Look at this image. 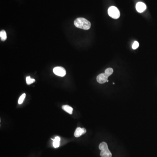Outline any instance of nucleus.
<instances>
[{"label": "nucleus", "mask_w": 157, "mask_h": 157, "mask_svg": "<svg viewBox=\"0 0 157 157\" xmlns=\"http://www.w3.org/2000/svg\"><path fill=\"white\" fill-rule=\"evenodd\" d=\"M74 24L77 28L84 30H88L91 27L90 22L83 18H79L76 19L74 21Z\"/></svg>", "instance_id": "nucleus-1"}, {"label": "nucleus", "mask_w": 157, "mask_h": 157, "mask_svg": "<svg viewBox=\"0 0 157 157\" xmlns=\"http://www.w3.org/2000/svg\"><path fill=\"white\" fill-rule=\"evenodd\" d=\"M99 149L101 151L100 152V156L101 157H112V154L108 149L107 144L103 142L99 145Z\"/></svg>", "instance_id": "nucleus-2"}, {"label": "nucleus", "mask_w": 157, "mask_h": 157, "mask_svg": "<svg viewBox=\"0 0 157 157\" xmlns=\"http://www.w3.org/2000/svg\"><path fill=\"white\" fill-rule=\"evenodd\" d=\"M108 15L113 19H118L120 16V12L117 7L111 6L108 10Z\"/></svg>", "instance_id": "nucleus-3"}, {"label": "nucleus", "mask_w": 157, "mask_h": 157, "mask_svg": "<svg viewBox=\"0 0 157 157\" xmlns=\"http://www.w3.org/2000/svg\"><path fill=\"white\" fill-rule=\"evenodd\" d=\"M53 71L56 75L59 77H63L66 74V71L65 69L60 66H58L54 68Z\"/></svg>", "instance_id": "nucleus-4"}, {"label": "nucleus", "mask_w": 157, "mask_h": 157, "mask_svg": "<svg viewBox=\"0 0 157 157\" xmlns=\"http://www.w3.org/2000/svg\"><path fill=\"white\" fill-rule=\"evenodd\" d=\"M108 77L105 73H102L97 77L96 80L99 83L103 84L106 82H108Z\"/></svg>", "instance_id": "nucleus-5"}, {"label": "nucleus", "mask_w": 157, "mask_h": 157, "mask_svg": "<svg viewBox=\"0 0 157 157\" xmlns=\"http://www.w3.org/2000/svg\"><path fill=\"white\" fill-rule=\"evenodd\" d=\"M136 8L138 12H143L146 9V5L143 2H139L136 4Z\"/></svg>", "instance_id": "nucleus-6"}, {"label": "nucleus", "mask_w": 157, "mask_h": 157, "mask_svg": "<svg viewBox=\"0 0 157 157\" xmlns=\"http://www.w3.org/2000/svg\"><path fill=\"white\" fill-rule=\"evenodd\" d=\"M86 129L84 128H82L81 127H78L76 129L74 133V136L76 138H79L81 136L86 134Z\"/></svg>", "instance_id": "nucleus-7"}, {"label": "nucleus", "mask_w": 157, "mask_h": 157, "mask_svg": "<svg viewBox=\"0 0 157 157\" xmlns=\"http://www.w3.org/2000/svg\"><path fill=\"white\" fill-rule=\"evenodd\" d=\"M62 109L66 111L67 113H69V114H73V108H72L71 107H70L69 105H63L62 106Z\"/></svg>", "instance_id": "nucleus-8"}, {"label": "nucleus", "mask_w": 157, "mask_h": 157, "mask_svg": "<svg viewBox=\"0 0 157 157\" xmlns=\"http://www.w3.org/2000/svg\"><path fill=\"white\" fill-rule=\"evenodd\" d=\"M52 139L53 141V147L55 148H58L60 145V138L58 136H57L54 139Z\"/></svg>", "instance_id": "nucleus-9"}, {"label": "nucleus", "mask_w": 157, "mask_h": 157, "mask_svg": "<svg viewBox=\"0 0 157 157\" xmlns=\"http://www.w3.org/2000/svg\"><path fill=\"white\" fill-rule=\"evenodd\" d=\"M0 39L2 41H4L6 40L7 34L5 31L4 30H2L0 31Z\"/></svg>", "instance_id": "nucleus-10"}, {"label": "nucleus", "mask_w": 157, "mask_h": 157, "mask_svg": "<svg viewBox=\"0 0 157 157\" xmlns=\"http://www.w3.org/2000/svg\"><path fill=\"white\" fill-rule=\"evenodd\" d=\"M113 72H114V70L112 68H109L105 70L104 73L108 77H109V76H110L112 74V73H113Z\"/></svg>", "instance_id": "nucleus-11"}, {"label": "nucleus", "mask_w": 157, "mask_h": 157, "mask_svg": "<svg viewBox=\"0 0 157 157\" xmlns=\"http://www.w3.org/2000/svg\"><path fill=\"white\" fill-rule=\"evenodd\" d=\"M26 83L28 85H30L31 83H34L35 81V80L34 79H31L30 77H26Z\"/></svg>", "instance_id": "nucleus-12"}, {"label": "nucleus", "mask_w": 157, "mask_h": 157, "mask_svg": "<svg viewBox=\"0 0 157 157\" xmlns=\"http://www.w3.org/2000/svg\"><path fill=\"white\" fill-rule=\"evenodd\" d=\"M25 96H26V94L25 93L22 94V95L19 98V101H18L19 104H22V103L24 101V100L25 98Z\"/></svg>", "instance_id": "nucleus-13"}, {"label": "nucleus", "mask_w": 157, "mask_h": 157, "mask_svg": "<svg viewBox=\"0 0 157 157\" xmlns=\"http://www.w3.org/2000/svg\"><path fill=\"white\" fill-rule=\"evenodd\" d=\"M139 46V43L137 41H135L133 43L132 45V48L133 49H137Z\"/></svg>", "instance_id": "nucleus-14"}]
</instances>
